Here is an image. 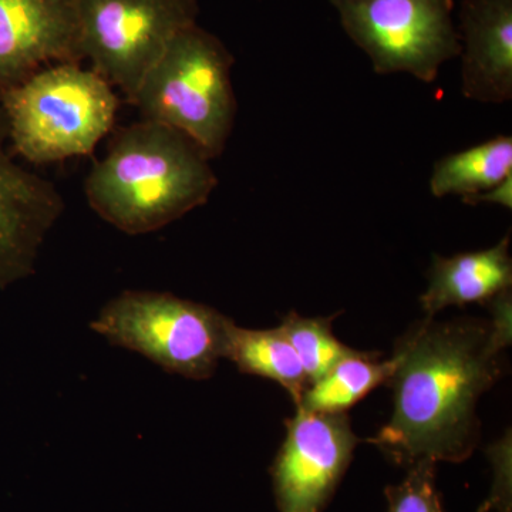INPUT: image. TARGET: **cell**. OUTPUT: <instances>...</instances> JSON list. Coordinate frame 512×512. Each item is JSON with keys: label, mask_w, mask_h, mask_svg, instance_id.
<instances>
[{"label": "cell", "mask_w": 512, "mask_h": 512, "mask_svg": "<svg viewBox=\"0 0 512 512\" xmlns=\"http://www.w3.org/2000/svg\"><path fill=\"white\" fill-rule=\"evenodd\" d=\"M82 60L77 0H0V93L43 67Z\"/></svg>", "instance_id": "obj_10"}, {"label": "cell", "mask_w": 512, "mask_h": 512, "mask_svg": "<svg viewBox=\"0 0 512 512\" xmlns=\"http://www.w3.org/2000/svg\"><path fill=\"white\" fill-rule=\"evenodd\" d=\"M346 35L377 74L407 73L433 83L461 53L453 0H330Z\"/></svg>", "instance_id": "obj_6"}, {"label": "cell", "mask_w": 512, "mask_h": 512, "mask_svg": "<svg viewBox=\"0 0 512 512\" xmlns=\"http://www.w3.org/2000/svg\"><path fill=\"white\" fill-rule=\"evenodd\" d=\"M386 497L389 512H444L436 488V461L414 463L402 483L386 488Z\"/></svg>", "instance_id": "obj_17"}, {"label": "cell", "mask_w": 512, "mask_h": 512, "mask_svg": "<svg viewBox=\"0 0 512 512\" xmlns=\"http://www.w3.org/2000/svg\"><path fill=\"white\" fill-rule=\"evenodd\" d=\"M232 66L224 43L195 23L171 40L130 103L144 120L174 128L214 160L237 117Z\"/></svg>", "instance_id": "obj_4"}, {"label": "cell", "mask_w": 512, "mask_h": 512, "mask_svg": "<svg viewBox=\"0 0 512 512\" xmlns=\"http://www.w3.org/2000/svg\"><path fill=\"white\" fill-rule=\"evenodd\" d=\"M511 174L512 137L498 136L437 160L429 187L436 198L460 197L466 201L490 190Z\"/></svg>", "instance_id": "obj_14"}, {"label": "cell", "mask_w": 512, "mask_h": 512, "mask_svg": "<svg viewBox=\"0 0 512 512\" xmlns=\"http://www.w3.org/2000/svg\"><path fill=\"white\" fill-rule=\"evenodd\" d=\"M461 93L468 100H512V0H463Z\"/></svg>", "instance_id": "obj_11"}, {"label": "cell", "mask_w": 512, "mask_h": 512, "mask_svg": "<svg viewBox=\"0 0 512 512\" xmlns=\"http://www.w3.org/2000/svg\"><path fill=\"white\" fill-rule=\"evenodd\" d=\"M510 242L507 235L488 249L453 256H434L429 286L420 298L427 316L434 318L448 306L490 302L500 293L510 291Z\"/></svg>", "instance_id": "obj_12"}, {"label": "cell", "mask_w": 512, "mask_h": 512, "mask_svg": "<svg viewBox=\"0 0 512 512\" xmlns=\"http://www.w3.org/2000/svg\"><path fill=\"white\" fill-rule=\"evenodd\" d=\"M359 443L348 414L296 409L271 474L281 512H322Z\"/></svg>", "instance_id": "obj_8"}, {"label": "cell", "mask_w": 512, "mask_h": 512, "mask_svg": "<svg viewBox=\"0 0 512 512\" xmlns=\"http://www.w3.org/2000/svg\"><path fill=\"white\" fill-rule=\"evenodd\" d=\"M301 360L308 383L322 379L336 363L356 352L332 332V318H303L291 312L279 326Z\"/></svg>", "instance_id": "obj_16"}, {"label": "cell", "mask_w": 512, "mask_h": 512, "mask_svg": "<svg viewBox=\"0 0 512 512\" xmlns=\"http://www.w3.org/2000/svg\"><path fill=\"white\" fill-rule=\"evenodd\" d=\"M225 359L245 375L264 377L281 384L293 402H301L308 389L301 360L281 329H245L229 323Z\"/></svg>", "instance_id": "obj_13"}, {"label": "cell", "mask_w": 512, "mask_h": 512, "mask_svg": "<svg viewBox=\"0 0 512 512\" xmlns=\"http://www.w3.org/2000/svg\"><path fill=\"white\" fill-rule=\"evenodd\" d=\"M119 99L80 63H57L0 93L10 147L33 164L89 156L110 133Z\"/></svg>", "instance_id": "obj_3"}, {"label": "cell", "mask_w": 512, "mask_h": 512, "mask_svg": "<svg viewBox=\"0 0 512 512\" xmlns=\"http://www.w3.org/2000/svg\"><path fill=\"white\" fill-rule=\"evenodd\" d=\"M210 158L174 128L143 120L121 130L87 177V201L128 235L167 227L210 200Z\"/></svg>", "instance_id": "obj_2"}, {"label": "cell", "mask_w": 512, "mask_h": 512, "mask_svg": "<svg viewBox=\"0 0 512 512\" xmlns=\"http://www.w3.org/2000/svg\"><path fill=\"white\" fill-rule=\"evenodd\" d=\"M493 320H421L392 356L393 414L373 443L390 460L460 463L480 440V397L501 376L511 342V289L491 299Z\"/></svg>", "instance_id": "obj_1"}, {"label": "cell", "mask_w": 512, "mask_h": 512, "mask_svg": "<svg viewBox=\"0 0 512 512\" xmlns=\"http://www.w3.org/2000/svg\"><path fill=\"white\" fill-rule=\"evenodd\" d=\"M80 50L128 101L181 30L197 23V0H77Z\"/></svg>", "instance_id": "obj_7"}, {"label": "cell", "mask_w": 512, "mask_h": 512, "mask_svg": "<svg viewBox=\"0 0 512 512\" xmlns=\"http://www.w3.org/2000/svg\"><path fill=\"white\" fill-rule=\"evenodd\" d=\"M6 143L0 113V289L35 274L40 247L63 212L55 185L20 167Z\"/></svg>", "instance_id": "obj_9"}, {"label": "cell", "mask_w": 512, "mask_h": 512, "mask_svg": "<svg viewBox=\"0 0 512 512\" xmlns=\"http://www.w3.org/2000/svg\"><path fill=\"white\" fill-rule=\"evenodd\" d=\"M231 322L217 309L173 293L126 291L106 303L90 328L171 375L204 380L225 356Z\"/></svg>", "instance_id": "obj_5"}, {"label": "cell", "mask_w": 512, "mask_h": 512, "mask_svg": "<svg viewBox=\"0 0 512 512\" xmlns=\"http://www.w3.org/2000/svg\"><path fill=\"white\" fill-rule=\"evenodd\" d=\"M377 353L359 352L336 363L318 382L309 384L296 407L319 413H346L393 372V359L377 360Z\"/></svg>", "instance_id": "obj_15"}, {"label": "cell", "mask_w": 512, "mask_h": 512, "mask_svg": "<svg viewBox=\"0 0 512 512\" xmlns=\"http://www.w3.org/2000/svg\"><path fill=\"white\" fill-rule=\"evenodd\" d=\"M467 205L493 204L512 210V174L490 190L463 201Z\"/></svg>", "instance_id": "obj_18"}]
</instances>
